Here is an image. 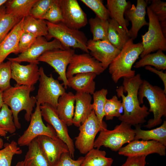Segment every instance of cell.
<instances>
[{"mask_svg":"<svg viewBox=\"0 0 166 166\" xmlns=\"http://www.w3.org/2000/svg\"><path fill=\"white\" fill-rule=\"evenodd\" d=\"M3 92L2 90L0 89V110L4 104L3 98Z\"/></svg>","mask_w":166,"mask_h":166,"instance_id":"obj_48","label":"cell"},{"mask_svg":"<svg viewBox=\"0 0 166 166\" xmlns=\"http://www.w3.org/2000/svg\"><path fill=\"white\" fill-rule=\"evenodd\" d=\"M0 127L10 134L14 133L16 130L12 111L5 104L0 110Z\"/></svg>","mask_w":166,"mask_h":166,"instance_id":"obj_39","label":"cell"},{"mask_svg":"<svg viewBox=\"0 0 166 166\" xmlns=\"http://www.w3.org/2000/svg\"><path fill=\"white\" fill-rule=\"evenodd\" d=\"M75 103V95L72 92H65L58 100L56 109L57 114L68 126L73 124Z\"/></svg>","mask_w":166,"mask_h":166,"instance_id":"obj_24","label":"cell"},{"mask_svg":"<svg viewBox=\"0 0 166 166\" xmlns=\"http://www.w3.org/2000/svg\"><path fill=\"white\" fill-rule=\"evenodd\" d=\"M12 78L16 82V85L33 86L37 83L40 77L38 64L30 63L26 65L10 61Z\"/></svg>","mask_w":166,"mask_h":166,"instance_id":"obj_19","label":"cell"},{"mask_svg":"<svg viewBox=\"0 0 166 166\" xmlns=\"http://www.w3.org/2000/svg\"><path fill=\"white\" fill-rule=\"evenodd\" d=\"M79 128V133L75 138L74 144L79 152L84 154L94 148L95 138L98 132L107 128L101 125L93 110Z\"/></svg>","mask_w":166,"mask_h":166,"instance_id":"obj_9","label":"cell"},{"mask_svg":"<svg viewBox=\"0 0 166 166\" xmlns=\"http://www.w3.org/2000/svg\"><path fill=\"white\" fill-rule=\"evenodd\" d=\"M97 75L91 73L76 74L67 78L68 87L76 92L93 95L95 92L96 83L94 79Z\"/></svg>","mask_w":166,"mask_h":166,"instance_id":"obj_23","label":"cell"},{"mask_svg":"<svg viewBox=\"0 0 166 166\" xmlns=\"http://www.w3.org/2000/svg\"><path fill=\"white\" fill-rule=\"evenodd\" d=\"M40 19L53 23L62 22V13L59 0H54L47 11Z\"/></svg>","mask_w":166,"mask_h":166,"instance_id":"obj_40","label":"cell"},{"mask_svg":"<svg viewBox=\"0 0 166 166\" xmlns=\"http://www.w3.org/2000/svg\"><path fill=\"white\" fill-rule=\"evenodd\" d=\"M15 166H24L23 161L18 162Z\"/></svg>","mask_w":166,"mask_h":166,"instance_id":"obj_51","label":"cell"},{"mask_svg":"<svg viewBox=\"0 0 166 166\" xmlns=\"http://www.w3.org/2000/svg\"><path fill=\"white\" fill-rule=\"evenodd\" d=\"M37 0H7L5 3L6 12L21 19L30 15L32 7Z\"/></svg>","mask_w":166,"mask_h":166,"instance_id":"obj_29","label":"cell"},{"mask_svg":"<svg viewBox=\"0 0 166 166\" xmlns=\"http://www.w3.org/2000/svg\"><path fill=\"white\" fill-rule=\"evenodd\" d=\"M40 105L36 103V108L31 115L28 127L18 139L17 143L19 146H28L39 136H46L52 138L57 136L55 130L50 125L47 124L46 125L44 123Z\"/></svg>","mask_w":166,"mask_h":166,"instance_id":"obj_11","label":"cell"},{"mask_svg":"<svg viewBox=\"0 0 166 166\" xmlns=\"http://www.w3.org/2000/svg\"><path fill=\"white\" fill-rule=\"evenodd\" d=\"M87 47L90 54L101 64L105 70L120 51L108 40L94 41L89 39L87 41Z\"/></svg>","mask_w":166,"mask_h":166,"instance_id":"obj_17","label":"cell"},{"mask_svg":"<svg viewBox=\"0 0 166 166\" xmlns=\"http://www.w3.org/2000/svg\"><path fill=\"white\" fill-rule=\"evenodd\" d=\"M136 126L134 129L135 140H153L157 141L166 146V121L158 127L150 130H144L140 125Z\"/></svg>","mask_w":166,"mask_h":166,"instance_id":"obj_28","label":"cell"},{"mask_svg":"<svg viewBox=\"0 0 166 166\" xmlns=\"http://www.w3.org/2000/svg\"><path fill=\"white\" fill-rule=\"evenodd\" d=\"M131 3L126 0H107L106 7L111 19L116 21L127 32L128 30V21L125 19L124 14L126 10L131 6Z\"/></svg>","mask_w":166,"mask_h":166,"instance_id":"obj_25","label":"cell"},{"mask_svg":"<svg viewBox=\"0 0 166 166\" xmlns=\"http://www.w3.org/2000/svg\"><path fill=\"white\" fill-rule=\"evenodd\" d=\"M84 157L81 156L75 160L69 152L63 153L56 166H81Z\"/></svg>","mask_w":166,"mask_h":166,"instance_id":"obj_45","label":"cell"},{"mask_svg":"<svg viewBox=\"0 0 166 166\" xmlns=\"http://www.w3.org/2000/svg\"><path fill=\"white\" fill-rule=\"evenodd\" d=\"M123 79V85L116 90L118 97L122 98L124 111L118 119L131 126L144 124L150 113L145 105L140 106L138 99L139 89L143 80L139 73L132 77Z\"/></svg>","mask_w":166,"mask_h":166,"instance_id":"obj_1","label":"cell"},{"mask_svg":"<svg viewBox=\"0 0 166 166\" xmlns=\"http://www.w3.org/2000/svg\"><path fill=\"white\" fill-rule=\"evenodd\" d=\"M40 109L42 116L44 120L53 127L57 136L67 145L70 155L74 158V142L69 134L67 126L59 117L56 109L47 104L40 105Z\"/></svg>","mask_w":166,"mask_h":166,"instance_id":"obj_12","label":"cell"},{"mask_svg":"<svg viewBox=\"0 0 166 166\" xmlns=\"http://www.w3.org/2000/svg\"><path fill=\"white\" fill-rule=\"evenodd\" d=\"M148 65L153 66L159 70H165L166 55L162 50H158L156 53L148 54L141 58L133 67L139 68Z\"/></svg>","mask_w":166,"mask_h":166,"instance_id":"obj_31","label":"cell"},{"mask_svg":"<svg viewBox=\"0 0 166 166\" xmlns=\"http://www.w3.org/2000/svg\"><path fill=\"white\" fill-rule=\"evenodd\" d=\"M106 156L105 151L93 148L86 154L81 166H111L113 159Z\"/></svg>","mask_w":166,"mask_h":166,"instance_id":"obj_32","label":"cell"},{"mask_svg":"<svg viewBox=\"0 0 166 166\" xmlns=\"http://www.w3.org/2000/svg\"><path fill=\"white\" fill-rule=\"evenodd\" d=\"M24 18H22L10 31L0 43V64L11 53H18V47L20 38L23 32Z\"/></svg>","mask_w":166,"mask_h":166,"instance_id":"obj_21","label":"cell"},{"mask_svg":"<svg viewBox=\"0 0 166 166\" xmlns=\"http://www.w3.org/2000/svg\"><path fill=\"white\" fill-rule=\"evenodd\" d=\"M37 38L36 36L30 33L23 32L18 43V53H23L29 49L35 42Z\"/></svg>","mask_w":166,"mask_h":166,"instance_id":"obj_44","label":"cell"},{"mask_svg":"<svg viewBox=\"0 0 166 166\" xmlns=\"http://www.w3.org/2000/svg\"><path fill=\"white\" fill-rule=\"evenodd\" d=\"M145 69L152 72L153 73L158 76L163 82L164 85V90L166 93V73H164L163 70H158L150 66H145Z\"/></svg>","mask_w":166,"mask_h":166,"instance_id":"obj_47","label":"cell"},{"mask_svg":"<svg viewBox=\"0 0 166 166\" xmlns=\"http://www.w3.org/2000/svg\"><path fill=\"white\" fill-rule=\"evenodd\" d=\"M39 88L35 97L36 103L40 105L48 104L56 109L58 99L65 92V89L52 74L47 76L42 67L39 68Z\"/></svg>","mask_w":166,"mask_h":166,"instance_id":"obj_7","label":"cell"},{"mask_svg":"<svg viewBox=\"0 0 166 166\" xmlns=\"http://www.w3.org/2000/svg\"><path fill=\"white\" fill-rule=\"evenodd\" d=\"M63 22L68 27L79 30L88 23L86 14L76 0H59Z\"/></svg>","mask_w":166,"mask_h":166,"instance_id":"obj_16","label":"cell"},{"mask_svg":"<svg viewBox=\"0 0 166 166\" xmlns=\"http://www.w3.org/2000/svg\"><path fill=\"white\" fill-rule=\"evenodd\" d=\"M21 20L7 13L5 6L0 7V43Z\"/></svg>","mask_w":166,"mask_h":166,"instance_id":"obj_35","label":"cell"},{"mask_svg":"<svg viewBox=\"0 0 166 166\" xmlns=\"http://www.w3.org/2000/svg\"><path fill=\"white\" fill-rule=\"evenodd\" d=\"M23 161L24 166H49L37 137L28 145Z\"/></svg>","mask_w":166,"mask_h":166,"instance_id":"obj_26","label":"cell"},{"mask_svg":"<svg viewBox=\"0 0 166 166\" xmlns=\"http://www.w3.org/2000/svg\"><path fill=\"white\" fill-rule=\"evenodd\" d=\"M166 149L165 146L156 141L134 140L121 148L118 151V153L127 157L147 156L153 153L165 156Z\"/></svg>","mask_w":166,"mask_h":166,"instance_id":"obj_14","label":"cell"},{"mask_svg":"<svg viewBox=\"0 0 166 166\" xmlns=\"http://www.w3.org/2000/svg\"><path fill=\"white\" fill-rule=\"evenodd\" d=\"M7 1V0H0V7L5 4Z\"/></svg>","mask_w":166,"mask_h":166,"instance_id":"obj_52","label":"cell"},{"mask_svg":"<svg viewBox=\"0 0 166 166\" xmlns=\"http://www.w3.org/2000/svg\"><path fill=\"white\" fill-rule=\"evenodd\" d=\"M54 0H37L31 9L30 15L40 19L47 11Z\"/></svg>","mask_w":166,"mask_h":166,"instance_id":"obj_43","label":"cell"},{"mask_svg":"<svg viewBox=\"0 0 166 166\" xmlns=\"http://www.w3.org/2000/svg\"><path fill=\"white\" fill-rule=\"evenodd\" d=\"M108 93L107 89L103 88L95 91L93 95V102L92 104L93 110L101 125L105 128H107L105 123L103 121L105 117L104 107Z\"/></svg>","mask_w":166,"mask_h":166,"instance_id":"obj_33","label":"cell"},{"mask_svg":"<svg viewBox=\"0 0 166 166\" xmlns=\"http://www.w3.org/2000/svg\"><path fill=\"white\" fill-rule=\"evenodd\" d=\"M105 70L101 64L89 53H75L68 66L66 76L68 78L81 73H91L98 75Z\"/></svg>","mask_w":166,"mask_h":166,"instance_id":"obj_15","label":"cell"},{"mask_svg":"<svg viewBox=\"0 0 166 166\" xmlns=\"http://www.w3.org/2000/svg\"><path fill=\"white\" fill-rule=\"evenodd\" d=\"M23 32L30 33L37 37H46L48 33V27L45 20L36 18L29 15L24 18Z\"/></svg>","mask_w":166,"mask_h":166,"instance_id":"obj_30","label":"cell"},{"mask_svg":"<svg viewBox=\"0 0 166 166\" xmlns=\"http://www.w3.org/2000/svg\"><path fill=\"white\" fill-rule=\"evenodd\" d=\"M146 12L149 19L148 31L141 35L143 50L141 58L158 50H166V38L159 22L148 6Z\"/></svg>","mask_w":166,"mask_h":166,"instance_id":"obj_8","label":"cell"},{"mask_svg":"<svg viewBox=\"0 0 166 166\" xmlns=\"http://www.w3.org/2000/svg\"><path fill=\"white\" fill-rule=\"evenodd\" d=\"M18 145L17 142L14 140L4 144V148L0 150V166H11L13 156L22 152Z\"/></svg>","mask_w":166,"mask_h":166,"instance_id":"obj_36","label":"cell"},{"mask_svg":"<svg viewBox=\"0 0 166 166\" xmlns=\"http://www.w3.org/2000/svg\"><path fill=\"white\" fill-rule=\"evenodd\" d=\"M89 22L93 35V40H108V20L102 19L96 16L94 18H90Z\"/></svg>","mask_w":166,"mask_h":166,"instance_id":"obj_34","label":"cell"},{"mask_svg":"<svg viewBox=\"0 0 166 166\" xmlns=\"http://www.w3.org/2000/svg\"><path fill=\"white\" fill-rule=\"evenodd\" d=\"M131 126L121 122L113 130L102 129L95 140L94 148L99 149L103 146L113 151H118L123 145L134 140L135 130Z\"/></svg>","mask_w":166,"mask_h":166,"instance_id":"obj_6","label":"cell"},{"mask_svg":"<svg viewBox=\"0 0 166 166\" xmlns=\"http://www.w3.org/2000/svg\"><path fill=\"white\" fill-rule=\"evenodd\" d=\"M147 6V1L137 0L136 6L133 4L125 11L124 15L128 21H131L132 27L128 30L130 38L133 40L137 37L139 30L144 26H148L145 16Z\"/></svg>","mask_w":166,"mask_h":166,"instance_id":"obj_20","label":"cell"},{"mask_svg":"<svg viewBox=\"0 0 166 166\" xmlns=\"http://www.w3.org/2000/svg\"><path fill=\"white\" fill-rule=\"evenodd\" d=\"M146 156L128 157L126 161L121 166H145Z\"/></svg>","mask_w":166,"mask_h":166,"instance_id":"obj_46","label":"cell"},{"mask_svg":"<svg viewBox=\"0 0 166 166\" xmlns=\"http://www.w3.org/2000/svg\"><path fill=\"white\" fill-rule=\"evenodd\" d=\"M123 110L121 101L116 95L107 99L104 107L105 117L106 120H112L114 117L119 118Z\"/></svg>","mask_w":166,"mask_h":166,"instance_id":"obj_37","label":"cell"},{"mask_svg":"<svg viewBox=\"0 0 166 166\" xmlns=\"http://www.w3.org/2000/svg\"><path fill=\"white\" fill-rule=\"evenodd\" d=\"M48 33L45 37L48 41L52 38L58 40L65 49L78 48L89 53L88 39L85 34L78 30L70 28L62 22L53 23L46 21Z\"/></svg>","mask_w":166,"mask_h":166,"instance_id":"obj_5","label":"cell"},{"mask_svg":"<svg viewBox=\"0 0 166 166\" xmlns=\"http://www.w3.org/2000/svg\"><path fill=\"white\" fill-rule=\"evenodd\" d=\"M83 3L91 9L96 16L105 20L110 19V14L107 8L104 5L101 0H81Z\"/></svg>","mask_w":166,"mask_h":166,"instance_id":"obj_41","label":"cell"},{"mask_svg":"<svg viewBox=\"0 0 166 166\" xmlns=\"http://www.w3.org/2000/svg\"><path fill=\"white\" fill-rule=\"evenodd\" d=\"M65 49L61 43L57 39H54L49 41L45 37H37L31 46L26 51L20 53L18 57L14 58H8L10 61L20 63L27 62L38 64V58L45 52L54 49Z\"/></svg>","mask_w":166,"mask_h":166,"instance_id":"obj_13","label":"cell"},{"mask_svg":"<svg viewBox=\"0 0 166 166\" xmlns=\"http://www.w3.org/2000/svg\"><path fill=\"white\" fill-rule=\"evenodd\" d=\"M4 143L3 139L0 138V149H2L4 146Z\"/></svg>","mask_w":166,"mask_h":166,"instance_id":"obj_50","label":"cell"},{"mask_svg":"<svg viewBox=\"0 0 166 166\" xmlns=\"http://www.w3.org/2000/svg\"><path fill=\"white\" fill-rule=\"evenodd\" d=\"M130 38L109 66L113 81L117 83L122 78H130L135 75L132 66L139 58L143 49L142 42L134 43Z\"/></svg>","mask_w":166,"mask_h":166,"instance_id":"obj_3","label":"cell"},{"mask_svg":"<svg viewBox=\"0 0 166 166\" xmlns=\"http://www.w3.org/2000/svg\"><path fill=\"white\" fill-rule=\"evenodd\" d=\"M37 138L49 166H56L61 155L69 152L67 145L57 136H40Z\"/></svg>","mask_w":166,"mask_h":166,"instance_id":"obj_18","label":"cell"},{"mask_svg":"<svg viewBox=\"0 0 166 166\" xmlns=\"http://www.w3.org/2000/svg\"><path fill=\"white\" fill-rule=\"evenodd\" d=\"M160 22L164 35L166 37V2L160 0H152L148 6Z\"/></svg>","mask_w":166,"mask_h":166,"instance_id":"obj_38","label":"cell"},{"mask_svg":"<svg viewBox=\"0 0 166 166\" xmlns=\"http://www.w3.org/2000/svg\"><path fill=\"white\" fill-rule=\"evenodd\" d=\"M108 40L113 46L121 50L130 38L128 33L114 20H108Z\"/></svg>","mask_w":166,"mask_h":166,"instance_id":"obj_27","label":"cell"},{"mask_svg":"<svg viewBox=\"0 0 166 166\" xmlns=\"http://www.w3.org/2000/svg\"><path fill=\"white\" fill-rule=\"evenodd\" d=\"M11 62L8 61L0 64V89L3 91L10 88L12 78Z\"/></svg>","mask_w":166,"mask_h":166,"instance_id":"obj_42","label":"cell"},{"mask_svg":"<svg viewBox=\"0 0 166 166\" xmlns=\"http://www.w3.org/2000/svg\"><path fill=\"white\" fill-rule=\"evenodd\" d=\"M75 95V107L73 123L79 127L87 119L93 110L91 94L76 92Z\"/></svg>","mask_w":166,"mask_h":166,"instance_id":"obj_22","label":"cell"},{"mask_svg":"<svg viewBox=\"0 0 166 166\" xmlns=\"http://www.w3.org/2000/svg\"><path fill=\"white\" fill-rule=\"evenodd\" d=\"M74 54V49L71 48L54 49L44 53L38 61L45 62L52 66L59 75L58 80L63 82L64 87L66 89L68 87L66 76L67 67Z\"/></svg>","mask_w":166,"mask_h":166,"instance_id":"obj_10","label":"cell"},{"mask_svg":"<svg viewBox=\"0 0 166 166\" xmlns=\"http://www.w3.org/2000/svg\"><path fill=\"white\" fill-rule=\"evenodd\" d=\"M35 87L16 85L4 91L3 98L4 104L10 107L12 111L14 121L16 128H20L21 125L19 121L18 115L22 110L26 113L25 118L28 122L30 121L33 108L36 105L35 97L30 96L34 90Z\"/></svg>","mask_w":166,"mask_h":166,"instance_id":"obj_2","label":"cell"},{"mask_svg":"<svg viewBox=\"0 0 166 166\" xmlns=\"http://www.w3.org/2000/svg\"><path fill=\"white\" fill-rule=\"evenodd\" d=\"M7 132L0 127V136L5 137L6 136Z\"/></svg>","mask_w":166,"mask_h":166,"instance_id":"obj_49","label":"cell"},{"mask_svg":"<svg viewBox=\"0 0 166 166\" xmlns=\"http://www.w3.org/2000/svg\"><path fill=\"white\" fill-rule=\"evenodd\" d=\"M146 98L149 106L148 111L152 112L153 118L148 120L144 127L151 128L160 124L161 118L166 116V93L161 87L153 85L146 80H143L138 92V99L140 104L143 103Z\"/></svg>","mask_w":166,"mask_h":166,"instance_id":"obj_4","label":"cell"}]
</instances>
